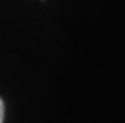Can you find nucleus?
<instances>
[{
  "label": "nucleus",
  "instance_id": "1",
  "mask_svg": "<svg viewBox=\"0 0 125 123\" xmlns=\"http://www.w3.org/2000/svg\"><path fill=\"white\" fill-rule=\"evenodd\" d=\"M3 117H5V105L3 101L0 99V123H3Z\"/></svg>",
  "mask_w": 125,
  "mask_h": 123
}]
</instances>
